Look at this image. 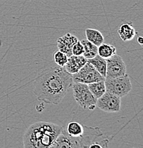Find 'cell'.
<instances>
[{
    "label": "cell",
    "instance_id": "cell-10",
    "mask_svg": "<svg viewBox=\"0 0 143 148\" xmlns=\"http://www.w3.org/2000/svg\"><path fill=\"white\" fill-rule=\"evenodd\" d=\"M86 62L87 59L83 55H71L68 58L67 63L64 66V69L67 72L73 75L77 73L86 64Z\"/></svg>",
    "mask_w": 143,
    "mask_h": 148
},
{
    "label": "cell",
    "instance_id": "cell-9",
    "mask_svg": "<svg viewBox=\"0 0 143 148\" xmlns=\"http://www.w3.org/2000/svg\"><path fill=\"white\" fill-rule=\"evenodd\" d=\"M78 41V38L71 34L67 33L63 36L60 37L56 41L58 49L65 54L68 57L72 55V48L73 45Z\"/></svg>",
    "mask_w": 143,
    "mask_h": 148
},
{
    "label": "cell",
    "instance_id": "cell-17",
    "mask_svg": "<svg viewBox=\"0 0 143 148\" xmlns=\"http://www.w3.org/2000/svg\"><path fill=\"white\" fill-rule=\"evenodd\" d=\"M116 53V48L111 44L103 43L98 46V54L102 58L107 59Z\"/></svg>",
    "mask_w": 143,
    "mask_h": 148
},
{
    "label": "cell",
    "instance_id": "cell-16",
    "mask_svg": "<svg viewBox=\"0 0 143 148\" xmlns=\"http://www.w3.org/2000/svg\"><path fill=\"white\" fill-rule=\"evenodd\" d=\"M83 46V56L86 59H90L98 54V46L90 43L87 39H83L81 41Z\"/></svg>",
    "mask_w": 143,
    "mask_h": 148
},
{
    "label": "cell",
    "instance_id": "cell-6",
    "mask_svg": "<svg viewBox=\"0 0 143 148\" xmlns=\"http://www.w3.org/2000/svg\"><path fill=\"white\" fill-rule=\"evenodd\" d=\"M73 82L89 84L98 81H105V77L101 75L93 66L89 62L86 64L76 73L72 75Z\"/></svg>",
    "mask_w": 143,
    "mask_h": 148
},
{
    "label": "cell",
    "instance_id": "cell-1",
    "mask_svg": "<svg viewBox=\"0 0 143 148\" xmlns=\"http://www.w3.org/2000/svg\"><path fill=\"white\" fill-rule=\"evenodd\" d=\"M72 74L64 67H52L43 71L34 81V93L39 101L58 105L73 84Z\"/></svg>",
    "mask_w": 143,
    "mask_h": 148
},
{
    "label": "cell",
    "instance_id": "cell-2",
    "mask_svg": "<svg viewBox=\"0 0 143 148\" xmlns=\"http://www.w3.org/2000/svg\"><path fill=\"white\" fill-rule=\"evenodd\" d=\"M63 126L48 122H37L31 125L23 135L25 148H47L56 141Z\"/></svg>",
    "mask_w": 143,
    "mask_h": 148
},
{
    "label": "cell",
    "instance_id": "cell-11",
    "mask_svg": "<svg viewBox=\"0 0 143 148\" xmlns=\"http://www.w3.org/2000/svg\"><path fill=\"white\" fill-rule=\"evenodd\" d=\"M118 34L123 41H131L137 34L132 22H125L121 24L118 28Z\"/></svg>",
    "mask_w": 143,
    "mask_h": 148
},
{
    "label": "cell",
    "instance_id": "cell-8",
    "mask_svg": "<svg viewBox=\"0 0 143 148\" xmlns=\"http://www.w3.org/2000/svg\"><path fill=\"white\" fill-rule=\"evenodd\" d=\"M107 69L105 78H114L126 73V66L120 56L115 53L106 59Z\"/></svg>",
    "mask_w": 143,
    "mask_h": 148
},
{
    "label": "cell",
    "instance_id": "cell-7",
    "mask_svg": "<svg viewBox=\"0 0 143 148\" xmlns=\"http://www.w3.org/2000/svg\"><path fill=\"white\" fill-rule=\"evenodd\" d=\"M96 106L106 112H118L120 110L121 99L120 97L106 91L96 101Z\"/></svg>",
    "mask_w": 143,
    "mask_h": 148
},
{
    "label": "cell",
    "instance_id": "cell-18",
    "mask_svg": "<svg viewBox=\"0 0 143 148\" xmlns=\"http://www.w3.org/2000/svg\"><path fill=\"white\" fill-rule=\"evenodd\" d=\"M68 58L66 54L63 53L61 51L58 50L56 53H54L53 56V58H54V61L56 64L60 67H64L66 64L67 63Z\"/></svg>",
    "mask_w": 143,
    "mask_h": 148
},
{
    "label": "cell",
    "instance_id": "cell-3",
    "mask_svg": "<svg viewBox=\"0 0 143 148\" xmlns=\"http://www.w3.org/2000/svg\"><path fill=\"white\" fill-rule=\"evenodd\" d=\"M83 133L80 137H72L63 127L56 141L50 148H75L89 147L97 138H101L103 133L98 127L83 125Z\"/></svg>",
    "mask_w": 143,
    "mask_h": 148
},
{
    "label": "cell",
    "instance_id": "cell-15",
    "mask_svg": "<svg viewBox=\"0 0 143 148\" xmlns=\"http://www.w3.org/2000/svg\"><path fill=\"white\" fill-rule=\"evenodd\" d=\"M66 131L72 137H80L83 133V125L76 121H71L65 127Z\"/></svg>",
    "mask_w": 143,
    "mask_h": 148
},
{
    "label": "cell",
    "instance_id": "cell-13",
    "mask_svg": "<svg viewBox=\"0 0 143 148\" xmlns=\"http://www.w3.org/2000/svg\"><path fill=\"white\" fill-rule=\"evenodd\" d=\"M87 61L93 65V67L98 71V73L105 78L106 69H107L106 59L100 56L98 54H97L93 58H90V59H88Z\"/></svg>",
    "mask_w": 143,
    "mask_h": 148
},
{
    "label": "cell",
    "instance_id": "cell-20",
    "mask_svg": "<svg viewBox=\"0 0 143 148\" xmlns=\"http://www.w3.org/2000/svg\"><path fill=\"white\" fill-rule=\"evenodd\" d=\"M109 143V140L105 139V140H102L101 142H94L93 143H92L90 145L89 148H93V147H98V148H103V147H107V145Z\"/></svg>",
    "mask_w": 143,
    "mask_h": 148
},
{
    "label": "cell",
    "instance_id": "cell-12",
    "mask_svg": "<svg viewBox=\"0 0 143 148\" xmlns=\"http://www.w3.org/2000/svg\"><path fill=\"white\" fill-rule=\"evenodd\" d=\"M86 39L94 45L99 46L104 42V36L100 31L95 29H87L85 31Z\"/></svg>",
    "mask_w": 143,
    "mask_h": 148
},
{
    "label": "cell",
    "instance_id": "cell-5",
    "mask_svg": "<svg viewBox=\"0 0 143 148\" xmlns=\"http://www.w3.org/2000/svg\"><path fill=\"white\" fill-rule=\"evenodd\" d=\"M104 81L106 91L120 98L127 95L133 88L130 76L127 73L117 78H105Z\"/></svg>",
    "mask_w": 143,
    "mask_h": 148
},
{
    "label": "cell",
    "instance_id": "cell-14",
    "mask_svg": "<svg viewBox=\"0 0 143 148\" xmlns=\"http://www.w3.org/2000/svg\"><path fill=\"white\" fill-rule=\"evenodd\" d=\"M89 90L92 92L95 99H98L106 92L105 81H101L88 84Z\"/></svg>",
    "mask_w": 143,
    "mask_h": 148
},
{
    "label": "cell",
    "instance_id": "cell-21",
    "mask_svg": "<svg viewBox=\"0 0 143 148\" xmlns=\"http://www.w3.org/2000/svg\"><path fill=\"white\" fill-rule=\"evenodd\" d=\"M137 41H138V43L139 44L142 45L143 44V38L142 36H139L138 38H137Z\"/></svg>",
    "mask_w": 143,
    "mask_h": 148
},
{
    "label": "cell",
    "instance_id": "cell-19",
    "mask_svg": "<svg viewBox=\"0 0 143 148\" xmlns=\"http://www.w3.org/2000/svg\"><path fill=\"white\" fill-rule=\"evenodd\" d=\"M83 46L81 44V41L78 40L72 48V55L81 56L83 54Z\"/></svg>",
    "mask_w": 143,
    "mask_h": 148
},
{
    "label": "cell",
    "instance_id": "cell-4",
    "mask_svg": "<svg viewBox=\"0 0 143 148\" xmlns=\"http://www.w3.org/2000/svg\"><path fill=\"white\" fill-rule=\"evenodd\" d=\"M73 94L75 101L82 108L93 110L96 107V101L87 84L73 82Z\"/></svg>",
    "mask_w": 143,
    "mask_h": 148
}]
</instances>
